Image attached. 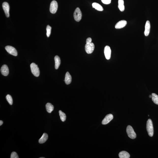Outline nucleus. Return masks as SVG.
<instances>
[{"label":"nucleus","mask_w":158,"mask_h":158,"mask_svg":"<svg viewBox=\"0 0 158 158\" xmlns=\"http://www.w3.org/2000/svg\"><path fill=\"white\" fill-rule=\"evenodd\" d=\"M146 129L149 136L151 137H152L154 134V129L152 121L151 119H149L147 121Z\"/></svg>","instance_id":"nucleus-1"},{"label":"nucleus","mask_w":158,"mask_h":158,"mask_svg":"<svg viewBox=\"0 0 158 158\" xmlns=\"http://www.w3.org/2000/svg\"><path fill=\"white\" fill-rule=\"evenodd\" d=\"M30 69L33 74L35 76L38 77L40 75V71L37 65L34 63H33L30 64Z\"/></svg>","instance_id":"nucleus-2"},{"label":"nucleus","mask_w":158,"mask_h":158,"mask_svg":"<svg viewBox=\"0 0 158 158\" xmlns=\"http://www.w3.org/2000/svg\"><path fill=\"white\" fill-rule=\"evenodd\" d=\"M127 135L130 138L134 139L136 138V135L132 127L131 126L128 125L126 129Z\"/></svg>","instance_id":"nucleus-3"},{"label":"nucleus","mask_w":158,"mask_h":158,"mask_svg":"<svg viewBox=\"0 0 158 158\" xmlns=\"http://www.w3.org/2000/svg\"><path fill=\"white\" fill-rule=\"evenodd\" d=\"M82 12L79 8H77L73 14V16L75 20L79 22L82 19Z\"/></svg>","instance_id":"nucleus-4"},{"label":"nucleus","mask_w":158,"mask_h":158,"mask_svg":"<svg viewBox=\"0 0 158 158\" xmlns=\"http://www.w3.org/2000/svg\"><path fill=\"white\" fill-rule=\"evenodd\" d=\"M58 7V4L56 1L53 0L51 3L50 6V12L53 14L56 13Z\"/></svg>","instance_id":"nucleus-5"},{"label":"nucleus","mask_w":158,"mask_h":158,"mask_svg":"<svg viewBox=\"0 0 158 158\" xmlns=\"http://www.w3.org/2000/svg\"><path fill=\"white\" fill-rule=\"evenodd\" d=\"M5 49L10 54L15 56H17V52L16 50L12 46H7L5 47Z\"/></svg>","instance_id":"nucleus-6"},{"label":"nucleus","mask_w":158,"mask_h":158,"mask_svg":"<svg viewBox=\"0 0 158 158\" xmlns=\"http://www.w3.org/2000/svg\"><path fill=\"white\" fill-rule=\"evenodd\" d=\"M95 48V45L93 43L90 44H86L85 46V50L86 52L88 54H90L93 53Z\"/></svg>","instance_id":"nucleus-7"},{"label":"nucleus","mask_w":158,"mask_h":158,"mask_svg":"<svg viewBox=\"0 0 158 158\" xmlns=\"http://www.w3.org/2000/svg\"><path fill=\"white\" fill-rule=\"evenodd\" d=\"M3 9L5 13L6 16L7 17H9L10 16V6L8 3L7 2H4L3 3L2 5Z\"/></svg>","instance_id":"nucleus-8"},{"label":"nucleus","mask_w":158,"mask_h":158,"mask_svg":"<svg viewBox=\"0 0 158 158\" xmlns=\"http://www.w3.org/2000/svg\"><path fill=\"white\" fill-rule=\"evenodd\" d=\"M111 52L110 47L108 46H106L104 48V53L105 58L107 59H109L111 57Z\"/></svg>","instance_id":"nucleus-9"},{"label":"nucleus","mask_w":158,"mask_h":158,"mask_svg":"<svg viewBox=\"0 0 158 158\" xmlns=\"http://www.w3.org/2000/svg\"><path fill=\"white\" fill-rule=\"evenodd\" d=\"M113 116L111 114L106 115L102 121V125H105L109 123L113 119Z\"/></svg>","instance_id":"nucleus-10"},{"label":"nucleus","mask_w":158,"mask_h":158,"mask_svg":"<svg viewBox=\"0 0 158 158\" xmlns=\"http://www.w3.org/2000/svg\"><path fill=\"white\" fill-rule=\"evenodd\" d=\"M127 22L125 20H122L119 21L115 25V28L117 29H121L125 27L127 25Z\"/></svg>","instance_id":"nucleus-11"},{"label":"nucleus","mask_w":158,"mask_h":158,"mask_svg":"<svg viewBox=\"0 0 158 158\" xmlns=\"http://www.w3.org/2000/svg\"><path fill=\"white\" fill-rule=\"evenodd\" d=\"M0 71L1 74L4 76H7L9 73V70L7 66L5 64L3 65L1 67Z\"/></svg>","instance_id":"nucleus-12"},{"label":"nucleus","mask_w":158,"mask_h":158,"mask_svg":"<svg viewBox=\"0 0 158 158\" xmlns=\"http://www.w3.org/2000/svg\"><path fill=\"white\" fill-rule=\"evenodd\" d=\"M150 28H151V24L149 21H146L145 24V30L144 32V34L146 36H148L150 33Z\"/></svg>","instance_id":"nucleus-13"},{"label":"nucleus","mask_w":158,"mask_h":158,"mask_svg":"<svg viewBox=\"0 0 158 158\" xmlns=\"http://www.w3.org/2000/svg\"><path fill=\"white\" fill-rule=\"evenodd\" d=\"M72 77L68 72H67L66 73L65 76V82L67 85H69L72 82Z\"/></svg>","instance_id":"nucleus-14"},{"label":"nucleus","mask_w":158,"mask_h":158,"mask_svg":"<svg viewBox=\"0 0 158 158\" xmlns=\"http://www.w3.org/2000/svg\"><path fill=\"white\" fill-rule=\"evenodd\" d=\"M119 156L120 158H129L130 157L129 153L125 151L120 152L119 153Z\"/></svg>","instance_id":"nucleus-15"},{"label":"nucleus","mask_w":158,"mask_h":158,"mask_svg":"<svg viewBox=\"0 0 158 158\" xmlns=\"http://www.w3.org/2000/svg\"><path fill=\"white\" fill-rule=\"evenodd\" d=\"M48 138V135L46 133H44L43 134L42 137L39 139L38 142L40 144L44 143Z\"/></svg>","instance_id":"nucleus-16"},{"label":"nucleus","mask_w":158,"mask_h":158,"mask_svg":"<svg viewBox=\"0 0 158 158\" xmlns=\"http://www.w3.org/2000/svg\"><path fill=\"white\" fill-rule=\"evenodd\" d=\"M54 59L55 62V68L56 70H57L61 64L60 58L58 56H56L55 57Z\"/></svg>","instance_id":"nucleus-17"},{"label":"nucleus","mask_w":158,"mask_h":158,"mask_svg":"<svg viewBox=\"0 0 158 158\" xmlns=\"http://www.w3.org/2000/svg\"><path fill=\"white\" fill-rule=\"evenodd\" d=\"M92 7L96 10L99 11H102L103 10V9L100 4L96 2L93 3L92 4Z\"/></svg>","instance_id":"nucleus-18"},{"label":"nucleus","mask_w":158,"mask_h":158,"mask_svg":"<svg viewBox=\"0 0 158 158\" xmlns=\"http://www.w3.org/2000/svg\"><path fill=\"white\" fill-rule=\"evenodd\" d=\"M46 108L47 111L49 113H51L54 109V107L51 103H47L46 105Z\"/></svg>","instance_id":"nucleus-19"},{"label":"nucleus","mask_w":158,"mask_h":158,"mask_svg":"<svg viewBox=\"0 0 158 158\" xmlns=\"http://www.w3.org/2000/svg\"><path fill=\"white\" fill-rule=\"evenodd\" d=\"M118 7L121 12H123L125 10V7L124 5V0H118Z\"/></svg>","instance_id":"nucleus-20"},{"label":"nucleus","mask_w":158,"mask_h":158,"mask_svg":"<svg viewBox=\"0 0 158 158\" xmlns=\"http://www.w3.org/2000/svg\"><path fill=\"white\" fill-rule=\"evenodd\" d=\"M152 100L154 103L158 105V96L157 94L155 93H152Z\"/></svg>","instance_id":"nucleus-21"},{"label":"nucleus","mask_w":158,"mask_h":158,"mask_svg":"<svg viewBox=\"0 0 158 158\" xmlns=\"http://www.w3.org/2000/svg\"><path fill=\"white\" fill-rule=\"evenodd\" d=\"M59 113L61 120L63 122H64L66 120V114L65 113L63 112L62 111H61V110H59Z\"/></svg>","instance_id":"nucleus-22"},{"label":"nucleus","mask_w":158,"mask_h":158,"mask_svg":"<svg viewBox=\"0 0 158 158\" xmlns=\"http://www.w3.org/2000/svg\"><path fill=\"white\" fill-rule=\"evenodd\" d=\"M6 99L10 105H12L13 104V100L12 96L10 95H7L6 96Z\"/></svg>","instance_id":"nucleus-23"},{"label":"nucleus","mask_w":158,"mask_h":158,"mask_svg":"<svg viewBox=\"0 0 158 158\" xmlns=\"http://www.w3.org/2000/svg\"><path fill=\"white\" fill-rule=\"evenodd\" d=\"M51 27L49 25L47 26L46 28V35L47 37H49L51 33Z\"/></svg>","instance_id":"nucleus-24"},{"label":"nucleus","mask_w":158,"mask_h":158,"mask_svg":"<svg viewBox=\"0 0 158 158\" xmlns=\"http://www.w3.org/2000/svg\"><path fill=\"white\" fill-rule=\"evenodd\" d=\"M11 158H19L16 152H13L11 153Z\"/></svg>","instance_id":"nucleus-25"},{"label":"nucleus","mask_w":158,"mask_h":158,"mask_svg":"<svg viewBox=\"0 0 158 158\" xmlns=\"http://www.w3.org/2000/svg\"><path fill=\"white\" fill-rule=\"evenodd\" d=\"M101 1L104 4H108L111 3V0H101Z\"/></svg>","instance_id":"nucleus-26"},{"label":"nucleus","mask_w":158,"mask_h":158,"mask_svg":"<svg viewBox=\"0 0 158 158\" xmlns=\"http://www.w3.org/2000/svg\"><path fill=\"white\" fill-rule=\"evenodd\" d=\"M92 42V39L90 38H87L86 40V44H90Z\"/></svg>","instance_id":"nucleus-27"},{"label":"nucleus","mask_w":158,"mask_h":158,"mask_svg":"<svg viewBox=\"0 0 158 158\" xmlns=\"http://www.w3.org/2000/svg\"><path fill=\"white\" fill-rule=\"evenodd\" d=\"M3 124V122L2 121L0 120V126H1Z\"/></svg>","instance_id":"nucleus-28"},{"label":"nucleus","mask_w":158,"mask_h":158,"mask_svg":"<svg viewBox=\"0 0 158 158\" xmlns=\"http://www.w3.org/2000/svg\"><path fill=\"white\" fill-rule=\"evenodd\" d=\"M149 97L150 98H152V95H149Z\"/></svg>","instance_id":"nucleus-29"},{"label":"nucleus","mask_w":158,"mask_h":158,"mask_svg":"<svg viewBox=\"0 0 158 158\" xmlns=\"http://www.w3.org/2000/svg\"><path fill=\"white\" fill-rule=\"evenodd\" d=\"M44 158V157H41V158Z\"/></svg>","instance_id":"nucleus-30"}]
</instances>
